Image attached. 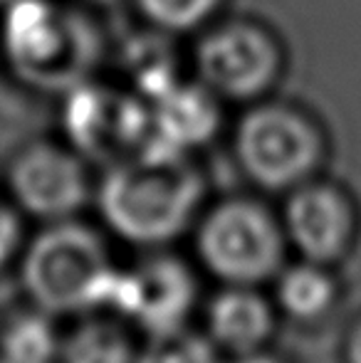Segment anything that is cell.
I'll return each instance as SVG.
<instances>
[{
	"instance_id": "obj_1",
	"label": "cell",
	"mask_w": 361,
	"mask_h": 363,
	"mask_svg": "<svg viewBox=\"0 0 361 363\" xmlns=\"http://www.w3.org/2000/svg\"><path fill=\"white\" fill-rule=\"evenodd\" d=\"M91 203L111 235L161 250L196 225L206 208V176L186 153L146 146L104 168Z\"/></svg>"
},
{
	"instance_id": "obj_12",
	"label": "cell",
	"mask_w": 361,
	"mask_h": 363,
	"mask_svg": "<svg viewBox=\"0 0 361 363\" xmlns=\"http://www.w3.org/2000/svg\"><path fill=\"white\" fill-rule=\"evenodd\" d=\"M277 326V306L260 287L223 284L206 304V334L221 354L265 349Z\"/></svg>"
},
{
	"instance_id": "obj_3",
	"label": "cell",
	"mask_w": 361,
	"mask_h": 363,
	"mask_svg": "<svg viewBox=\"0 0 361 363\" xmlns=\"http://www.w3.org/2000/svg\"><path fill=\"white\" fill-rule=\"evenodd\" d=\"M3 55L10 72L28 86L67 94L91 79L101 40L89 15L62 0H10L3 15Z\"/></svg>"
},
{
	"instance_id": "obj_14",
	"label": "cell",
	"mask_w": 361,
	"mask_h": 363,
	"mask_svg": "<svg viewBox=\"0 0 361 363\" xmlns=\"http://www.w3.org/2000/svg\"><path fill=\"white\" fill-rule=\"evenodd\" d=\"M136 354L139 346L124 319L91 311L62 334L60 363H136Z\"/></svg>"
},
{
	"instance_id": "obj_11",
	"label": "cell",
	"mask_w": 361,
	"mask_h": 363,
	"mask_svg": "<svg viewBox=\"0 0 361 363\" xmlns=\"http://www.w3.org/2000/svg\"><path fill=\"white\" fill-rule=\"evenodd\" d=\"M223 106L226 104L216 99L201 82L183 77L149 101V146L193 156V151L218 136L223 124Z\"/></svg>"
},
{
	"instance_id": "obj_8",
	"label": "cell",
	"mask_w": 361,
	"mask_h": 363,
	"mask_svg": "<svg viewBox=\"0 0 361 363\" xmlns=\"http://www.w3.org/2000/svg\"><path fill=\"white\" fill-rule=\"evenodd\" d=\"M10 203L43 223L77 218L94 201L89 161L67 141L33 139L13 153L5 171Z\"/></svg>"
},
{
	"instance_id": "obj_16",
	"label": "cell",
	"mask_w": 361,
	"mask_h": 363,
	"mask_svg": "<svg viewBox=\"0 0 361 363\" xmlns=\"http://www.w3.org/2000/svg\"><path fill=\"white\" fill-rule=\"evenodd\" d=\"M226 3L228 0H131L144 28L169 38L198 35L221 18Z\"/></svg>"
},
{
	"instance_id": "obj_5",
	"label": "cell",
	"mask_w": 361,
	"mask_h": 363,
	"mask_svg": "<svg viewBox=\"0 0 361 363\" xmlns=\"http://www.w3.org/2000/svg\"><path fill=\"white\" fill-rule=\"evenodd\" d=\"M193 242L198 262L221 284L262 287L287 264L282 220L252 196H231L203 208Z\"/></svg>"
},
{
	"instance_id": "obj_6",
	"label": "cell",
	"mask_w": 361,
	"mask_h": 363,
	"mask_svg": "<svg viewBox=\"0 0 361 363\" xmlns=\"http://www.w3.org/2000/svg\"><path fill=\"white\" fill-rule=\"evenodd\" d=\"M191 77L216 99L248 106L272 96L287 67V52L267 23L248 15H221L193 35Z\"/></svg>"
},
{
	"instance_id": "obj_10",
	"label": "cell",
	"mask_w": 361,
	"mask_h": 363,
	"mask_svg": "<svg viewBox=\"0 0 361 363\" xmlns=\"http://www.w3.org/2000/svg\"><path fill=\"white\" fill-rule=\"evenodd\" d=\"M287 245L302 259L332 264L349 250L357 211L344 188L314 176L287 191L279 213Z\"/></svg>"
},
{
	"instance_id": "obj_4",
	"label": "cell",
	"mask_w": 361,
	"mask_h": 363,
	"mask_svg": "<svg viewBox=\"0 0 361 363\" xmlns=\"http://www.w3.org/2000/svg\"><path fill=\"white\" fill-rule=\"evenodd\" d=\"M233 161L255 188L287 193L314 178L327 158V136L312 111L279 96L243 106L231 131Z\"/></svg>"
},
{
	"instance_id": "obj_18",
	"label": "cell",
	"mask_w": 361,
	"mask_h": 363,
	"mask_svg": "<svg viewBox=\"0 0 361 363\" xmlns=\"http://www.w3.org/2000/svg\"><path fill=\"white\" fill-rule=\"evenodd\" d=\"M23 250V220L10 201L0 198V269H5Z\"/></svg>"
},
{
	"instance_id": "obj_19",
	"label": "cell",
	"mask_w": 361,
	"mask_h": 363,
	"mask_svg": "<svg viewBox=\"0 0 361 363\" xmlns=\"http://www.w3.org/2000/svg\"><path fill=\"white\" fill-rule=\"evenodd\" d=\"M228 363H289L284 356L274 354L265 346V349H255V351H248V354H238L233 356Z\"/></svg>"
},
{
	"instance_id": "obj_20",
	"label": "cell",
	"mask_w": 361,
	"mask_h": 363,
	"mask_svg": "<svg viewBox=\"0 0 361 363\" xmlns=\"http://www.w3.org/2000/svg\"><path fill=\"white\" fill-rule=\"evenodd\" d=\"M344 356H347V363H361V321L349 334L347 346H344Z\"/></svg>"
},
{
	"instance_id": "obj_9",
	"label": "cell",
	"mask_w": 361,
	"mask_h": 363,
	"mask_svg": "<svg viewBox=\"0 0 361 363\" xmlns=\"http://www.w3.org/2000/svg\"><path fill=\"white\" fill-rule=\"evenodd\" d=\"M196 301L198 279L191 264L161 247L134 267L119 269L109 309L149 336L188 326Z\"/></svg>"
},
{
	"instance_id": "obj_13",
	"label": "cell",
	"mask_w": 361,
	"mask_h": 363,
	"mask_svg": "<svg viewBox=\"0 0 361 363\" xmlns=\"http://www.w3.org/2000/svg\"><path fill=\"white\" fill-rule=\"evenodd\" d=\"M272 282V301L277 311L299 324L319 321L337 301V282L329 272V264L322 262L299 259L294 264H284Z\"/></svg>"
},
{
	"instance_id": "obj_7",
	"label": "cell",
	"mask_w": 361,
	"mask_h": 363,
	"mask_svg": "<svg viewBox=\"0 0 361 363\" xmlns=\"http://www.w3.org/2000/svg\"><path fill=\"white\" fill-rule=\"evenodd\" d=\"M65 141L82 158L114 166L151 141L149 104L124 84L82 82L65 94Z\"/></svg>"
},
{
	"instance_id": "obj_2",
	"label": "cell",
	"mask_w": 361,
	"mask_h": 363,
	"mask_svg": "<svg viewBox=\"0 0 361 363\" xmlns=\"http://www.w3.org/2000/svg\"><path fill=\"white\" fill-rule=\"evenodd\" d=\"M119 267L104 238L77 218L45 223L20 255L30 304L52 316L109 309Z\"/></svg>"
},
{
	"instance_id": "obj_15",
	"label": "cell",
	"mask_w": 361,
	"mask_h": 363,
	"mask_svg": "<svg viewBox=\"0 0 361 363\" xmlns=\"http://www.w3.org/2000/svg\"><path fill=\"white\" fill-rule=\"evenodd\" d=\"M60 349L62 334L55 331L52 314L35 306L0 329V363H60Z\"/></svg>"
},
{
	"instance_id": "obj_17",
	"label": "cell",
	"mask_w": 361,
	"mask_h": 363,
	"mask_svg": "<svg viewBox=\"0 0 361 363\" xmlns=\"http://www.w3.org/2000/svg\"><path fill=\"white\" fill-rule=\"evenodd\" d=\"M136 363H223L221 349L208 339L206 331L191 326L149 334L139 346Z\"/></svg>"
}]
</instances>
